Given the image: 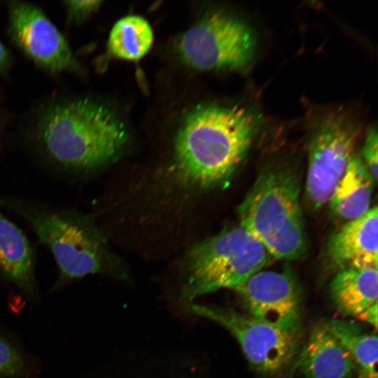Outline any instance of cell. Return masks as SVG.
<instances>
[{"mask_svg":"<svg viewBox=\"0 0 378 378\" xmlns=\"http://www.w3.org/2000/svg\"><path fill=\"white\" fill-rule=\"evenodd\" d=\"M330 327L350 353L356 377H377L378 340L376 334L363 331L349 320L329 321Z\"/></svg>","mask_w":378,"mask_h":378,"instance_id":"2e32d148","label":"cell"},{"mask_svg":"<svg viewBox=\"0 0 378 378\" xmlns=\"http://www.w3.org/2000/svg\"><path fill=\"white\" fill-rule=\"evenodd\" d=\"M377 207L346 222L330 234L326 246L330 267L336 272L349 267L377 268Z\"/></svg>","mask_w":378,"mask_h":378,"instance_id":"8fae6325","label":"cell"},{"mask_svg":"<svg viewBox=\"0 0 378 378\" xmlns=\"http://www.w3.org/2000/svg\"><path fill=\"white\" fill-rule=\"evenodd\" d=\"M43 150L64 169L86 172L115 158L128 134L105 105L86 97L54 102L40 113L36 126Z\"/></svg>","mask_w":378,"mask_h":378,"instance_id":"7a4b0ae2","label":"cell"},{"mask_svg":"<svg viewBox=\"0 0 378 378\" xmlns=\"http://www.w3.org/2000/svg\"><path fill=\"white\" fill-rule=\"evenodd\" d=\"M235 291L248 315L281 328L301 330L302 291L290 270H262Z\"/></svg>","mask_w":378,"mask_h":378,"instance_id":"30bf717a","label":"cell"},{"mask_svg":"<svg viewBox=\"0 0 378 378\" xmlns=\"http://www.w3.org/2000/svg\"><path fill=\"white\" fill-rule=\"evenodd\" d=\"M255 49V39L247 24L222 12L204 17L178 43L182 59L202 70L244 69L251 62Z\"/></svg>","mask_w":378,"mask_h":378,"instance_id":"52a82bcc","label":"cell"},{"mask_svg":"<svg viewBox=\"0 0 378 378\" xmlns=\"http://www.w3.org/2000/svg\"><path fill=\"white\" fill-rule=\"evenodd\" d=\"M301 190L298 168L274 163L258 174L238 207L239 225L274 259L297 260L307 251Z\"/></svg>","mask_w":378,"mask_h":378,"instance_id":"3957f363","label":"cell"},{"mask_svg":"<svg viewBox=\"0 0 378 378\" xmlns=\"http://www.w3.org/2000/svg\"><path fill=\"white\" fill-rule=\"evenodd\" d=\"M295 363L304 378H353L356 372L350 353L332 331L329 321L312 328Z\"/></svg>","mask_w":378,"mask_h":378,"instance_id":"7c38bea8","label":"cell"},{"mask_svg":"<svg viewBox=\"0 0 378 378\" xmlns=\"http://www.w3.org/2000/svg\"><path fill=\"white\" fill-rule=\"evenodd\" d=\"M101 2L99 1H66L64 4L69 20L80 22L97 8Z\"/></svg>","mask_w":378,"mask_h":378,"instance_id":"ffe728a7","label":"cell"},{"mask_svg":"<svg viewBox=\"0 0 378 378\" xmlns=\"http://www.w3.org/2000/svg\"><path fill=\"white\" fill-rule=\"evenodd\" d=\"M36 368L15 342L0 332V378H31Z\"/></svg>","mask_w":378,"mask_h":378,"instance_id":"ac0fdd59","label":"cell"},{"mask_svg":"<svg viewBox=\"0 0 378 378\" xmlns=\"http://www.w3.org/2000/svg\"><path fill=\"white\" fill-rule=\"evenodd\" d=\"M359 130L355 122L339 112L316 124L309 143L305 183L306 197L312 209L328 203L354 154Z\"/></svg>","mask_w":378,"mask_h":378,"instance_id":"ba28073f","label":"cell"},{"mask_svg":"<svg viewBox=\"0 0 378 378\" xmlns=\"http://www.w3.org/2000/svg\"><path fill=\"white\" fill-rule=\"evenodd\" d=\"M258 127L255 113L239 106H199L183 120L175 141L183 179L210 188L226 182L244 161Z\"/></svg>","mask_w":378,"mask_h":378,"instance_id":"6da1fadb","label":"cell"},{"mask_svg":"<svg viewBox=\"0 0 378 378\" xmlns=\"http://www.w3.org/2000/svg\"><path fill=\"white\" fill-rule=\"evenodd\" d=\"M357 318L363 321L372 326L375 328L377 327V304H375L359 315Z\"/></svg>","mask_w":378,"mask_h":378,"instance_id":"44dd1931","label":"cell"},{"mask_svg":"<svg viewBox=\"0 0 378 378\" xmlns=\"http://www.w3.org/2000/svg\"><path fill=\"white\" fill-rule=\"evenodd\" d=\"M360 157L374 180L377 183V131L374 126L368 129Z\"/></svg>","mask_w":378,"mask_h":378,"instance_id":"d6986e66","label":"cell"},{"mask_svg":"<svg viewBox=\"0 0 378 378\" xmlns=\"http://www.w3.org/2000/svg\"><path fill=\"white\" fill-rule=\"evenodd\" d=\"M153 41V33L148 21L140 16L129 15L113 25L108 48L118 58L137 60L146 54Z\"/></svg>","mask_w":378,"mask_h":378,"instance_id":"e0dca14e","label":"cell"},{"mask_svg":"<svg viewBox=\"0 0 378 378\" xmlns=\"http://www.w3.org/2000/svg\"><path fill=\"white\" fill-rule=\"evenodd\" d=\"M29 223L59 266L63 280L105 272L108 253L100 234L86 216L75 211H53L13 203Z\"/></svg>","mask_w":378,"mask_h":378,"instance_id":"5b68a950","label":"cell"},{"mask_svg":"<svg viewBox=\"0 0 378 378\" xmlns=\"http://www.w3.org/2000/svg\"><path fill=\"white\" fill-rule=\"evenodd\" d=\"M377 268L349 267L336 272L330 283V293L338 311L357 318L377 304Z\"/></svg>","mask_w":378,"mask_h":378,"instance_id":"9a60e30c","label":"cell"},{"mask_svg":"<svg viewBox=\"0 0 378 378\" xmlns=\"http://www.w3.org/2000/svg\"><path fill=\"white\" fill-rule=\"evenodd\" d=\"M187 308L194 315L209 319L228 330L250 365L261 375L277 378L296 361L301 330L281 328L230 308L196 302Z\"/></svg>","mask_w":378,"mask_h":378,"instance_id":"8992f818","label":"cell"},{"mask_svg":"<svg viewBox=\"0 0 378 378\" xmlns=\"http://www.w3.org/2000/svg\"><path fill=\"white\" fill-rule=\"evenodd\" d=\"M8 17L10 36L32 61L53 73L78 69L68 42L39 8L13 1L8 5Z\"/></svg>","mask_w":378,"mask_h":378,"instance_id":"9c48e42d","label":"cell"},{"mask_svg":"<svg viewBox=\"0 0 378 378\" xmlns=\"http://www.w3.org/2000/svg\"><path fill=\"white\" fill-rule=\"evenodd\" d=\"M10 63V56L5 46L0 41V72L6 71Z\"/></svg>","mask_w":378,"mask_h":378,"instance_id":"7402d4cb","label":"cell"},{"mask_svg":"<svg viewBox=\"0 0 378 378\" xmlns=\"http://www.w3.org/2000/svg\"><path fill=\"white\" fill-rule=\"evenodd\" d=\"M376 184L360 157L354 153L328 201L330 212L346 222L363 216L370 209Z\"/></svg>","mask_w":378,"mask_h":378,"instance_id":"5bb4252c","label":"cell"},{"mask_svg":"<svg viewBox=\"0 0 378 378\" xmlns=\"http://www.w3.org/2000/svg\"><path fill=\"white\" fill-rule=\"evenodd\" d=\"M274 258L239 224L198 244L188 258L181 300H195L220 289L236 290Z\"/></svg>","mask_w":378,"mask_h":378,"instance_id":"277c9868","label":"cell"},{"mask_svg":"<svg viewBox=\"0 0 378 378\" xmlns=\"http://www.w3.org/2000/svg\"><path fill=\"white\" fill-rule=\"evenodd\" d=\"M0 274L27 298H37L34 254L22 231L0 209Z\"/></svg>","mask_w":378,"mask_h":378,"instance_id":"4fadbf2b","label":"cell"}]
</instances>
